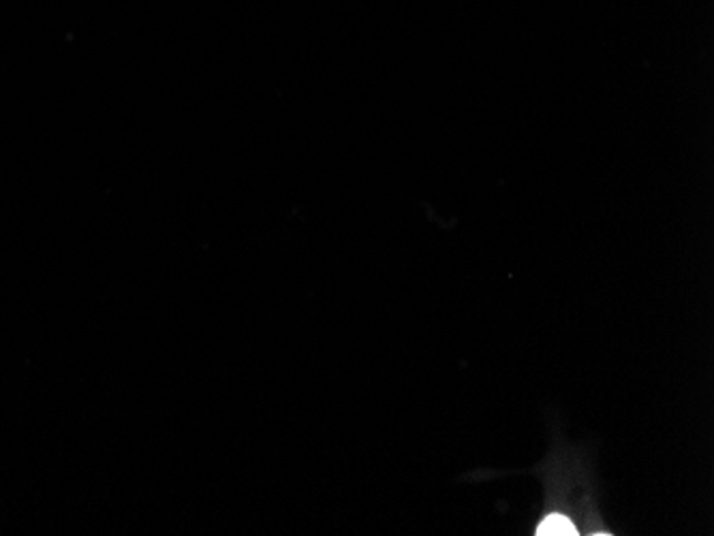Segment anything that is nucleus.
Segmentation results:
<instances>
[{"label": "nucleus", "mask_w": 714, "mask_h": 536, "mask_svg": "<svg viewBox=\"0 0 714 536\" xmlns=\"http://www.w3.org/2000/svg\"><path fill=\"white\" fill-rule=\"evenodd\" d=\"M537 535L539 536H575L577 528L573 526L572 522L565 515H548L539 526H537Z\"/></svg>", "instance_id": "f257e3e1"}]
</instances>
